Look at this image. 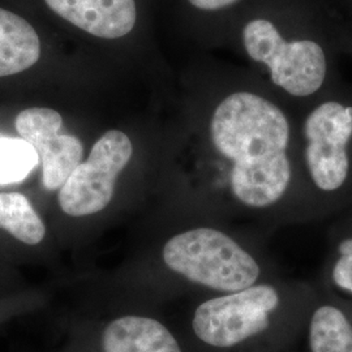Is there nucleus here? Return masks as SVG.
<instances>
[{
  "mask_svg": "<svg viewBox=\"0 0 352 352\" xmlns=\"http://www.w3.org/2000/svg\"><path fill=\"white\" fill-rule=\"evenodd\" d=\"M215 151L230 164L228 189L253 212L300 219L302 182L292 157V126L274 102L251 91L227 96L210 119Z\"/></svg>",
  "mask_w": 352,
  "mask_h": 352,
  "instance_id": "obj_1",
  "label": "nucleus"
},
{
  "mask_svg": "<svg viewBox=\"0 0 352 352\" xmlns=\"http://www.w3.org/2000/svg\"><path fill=\"white\" fill-rule=\"evenodd\" d=\"M316 296L300 285L260 280L200 302L190 337L199 352H294Z\"/></svg>",
  "mask_w": 352,
  "mask_h": 352,
  "instance_id": "obj_2",
  "label": "nucleus"
},
{
  "mask_svg": "<svg viewBox=\"0 0 352 352\" xmlns=\"http://www.w3.org/2000/svg\"><path fill=\"white\" fill-rule=\"evenodd\" d=\"M302 215L331 212L352 202V104L325 101L302 126Z\"/></svg>",
  "mask_w": 352,
  "mask_h": 352,
  "instance_id": "obj_3",
  "label": "nucleus"
},
{
  "mask_svg": "<svg viewBox=\"0 0 352 352\" xmlns=\"http://www.w3.org/2000/svg\"><path fill=\"white\" fill-rule=\"evenodd\" d=\"M164 265L190 283L219 294L247 289L263 279L256 256L227 232L214 227H195L167 240Z\"/></svg>",
  "mask_w": 352,
  "mask_h": 352,
  "instance_id": "obj_4",
  "label": "nucleus"
},
{
  "mask_svg": "<svg viewBox=\"0 0 352 352\" xmlns=\"http://www.w3.org/2000/svg\"><path fill=\"white\" fill-rule=\"evenodd\" d=\"M243 43L252 59L269 69L274 85L292 97H311L325 82L327 55L312 39L287 41L272 21L256 19L244 26Z\"/></svg>",
  "mask_w": 352,
  "mask_h": 352,
  "instance_id": "obj_5",
  "label": "nucleus"
},
{
  "mask_svg": "<svg viewBox=\"0 0 352 352\" xmlns=\"http://www.w3.org/2000/svg\"><path fill=\"white\" fill-rule=\"evenodd\" d=\"M133 146L122 131H109L98 140L59 192V205L71 217L102 212L113 200L119 174L132 158Z\"/></svg>",
  "mask_w": 352,
  "mask_h": 352,
  "instance_id": "obj_6",
  "label": "nucleus"
},
{
  "mask_svg": "<svg viewBox=\"0 0 352 352\" xmlns=\"http://www.w3.org/2000/svg\"><path fill=\"white\" fill-rule=\"evenodd\" d=\"M14 126L42 162L45 188H62L84 155L82 142L74 135L62 133V115L47 107H32L17 115Z\"/></svg>",
  "mask_w": 352,
  "mask_h": 352,
  "instance_id": "obj_7",
  "label": "nucleus"
},
{
  "mask_svg": "<svg viewBox=\"0 0 352 352\" xmlns=\"http://www.w3.org/2000/svg\"><path fill=\"white\" fill-rule=\"evenodd\" d=\"M55 13L96 37H124L135 28V0H45Z\"/></svg>",
  "mask_w": 352,
  "mask_h": 352,
  "instance_id": "obj_8",
  "label": "nucleus"
},
{
  "mask_svg": "<svg viewBox=\"0 0 352 352\" xmlns=\"http://www.w3.org/2000/svg\"><path fill=\"white\" fill-rule=\"evenodd\" d=\"M101 352H186L175 334L149 316H119L100 330Z\"/></svg>",
  "mask_w": 352,
  "mask_h": 352,
  "instance_id": "obj_9",
  "label": "nucleus"
},
{
  "mask_svg": "<svg viewBox=\"0 0 352 352\" xmlns=\"http://www.w3.org/2000/svg\"><path fill=\"white\" fill-rule=\"evenodd\" d=\"M304 352H352V308L327 296H316L302 331Z\"/></svg>",
  "mask_w": 352,
  "mask_h": 352,
  "instance_id": "obj_10",
  "label": "nucleus"
},
{
  "mask_svg": "<svg viewBox=\"0 0 352 352\" xmlns=\"http://www.w3.org/2000/svg\"><path fill=\"white\" fill-rule=\"evenodd\" d=\"M41 42L25 19L0 8V77L16 75L37 63Z\"/></svg>",
  "mask_w": 352,
  "mask_h": 352,
  "instance_id": "obj_11",
  "label": "nucleus"
},
{
  "mask_svg": "<svg viewBox=\"0 0 352 352\" xmlns=\"http://www.w3.org/2000/svg\"><path fill=\"white\" fill-rule=\"evenodd\" d=\"M0 228L28 245H37L46 235L43 221L19 192H0Z\"/></svg>",
  "mask_w": 352,
  "mask_h": 352,
  "instance_id": "obj_12",
  "label": "nucleus"
},
{
  "mask_svg": "<svg viewBox=\"0 0 352 352\" xmlns=\"http://www.w3.org/2000/svg\"><path fill=\"white\" fill-rule=\"evenodd\" d=\"M325 278L330 296L352 308V222L333 234Z\"/></svg>",
  "mask_w": 352,
  "mask_h": 352,
  "instance_id": "obj_13",
  "label": "nucleus"
},
{
  "mask_svg": "<svg viewBox=\"0 0 352 352\" xmlns=\"http://www.w3.org/2000/svg\"><path fill=\"white\" fill-rule=\"evenodd\" d=\"M38 164L34 148L23 139L0 138V184L24 180Z\"/></svg>",
  "mask_w": 352,
  "mask_h": 352,
  "instance_id": "obj_14",
  "label": "nucleus"
},
{
  "mask_svg": "<svg viewBox=\"0 0 352 352\" xmlns=\"http://www.w3.org/2000/svg\"><path fill=\"white\" fill-rule=\"evenodd\" d=\"M188 1L193 7L202 11H218L235 4L238 0H188Z\"/></svg>",
  "mask_w": 352,
  "mask_h": 352,
  "instance_id": "obj_15",
  "label": "nucleus"
}]
</instances>
